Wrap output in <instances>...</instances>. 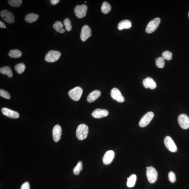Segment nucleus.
<instances>
[{
    "label": "nucleus",
    "instance_id": "obj_3",
    "mask_svg": "<svg viewBox=\"0 0 189 189\" xmlns=\"http://www.w3.org/2000/svg\"><path fill=\"white\" fill-rule=\"evenodd\" d=\"M61 55L60 52L56 50H51L46 54L44 59L47 62H54L59 59Z\"/></svg>",
    "mask_w": 189,
    "mask_h": 189
},
{
    "label": "nucleus",
    "instance_id": "obj_13",
    "mask_svg": "<svg viewBox=\"0 0 189 189\" xmlns=\"http://www.w3.org/2000/svg\"><path fill=\"white\" fill-rule=\"evenodd\" d=\"M1 111L3 114L7 117L14 119L19 117V114L17 112L10 109L7 107H3L1 109Z\"/></svg>",
    "mask_w": 189,
    "mask_h": 189
},
{
    "label": "nucleus",
    "instance_id": "obj_17",
    "mask_svg": "<svg viewBox=\"0 0 189 189\" xmlns=\"http://www.w3.org/2000/svg\"><path fill=\"white\" fill-rule=\"evenodd\" d=\"M101 92L99 90H95L90 93L87 97L88 102L92 103L94 102L100 96Z\"/></svg>",
    "mask_w": 189,
    "mask_h": 189
},
{
    "label": "nucleus",
    "instance_id": "obj_24",
    "mask_svg": "<svg viewBox=\"0 0 189 189\" xmlns=\"http://www.w3.org/2000/svg\"><path fill=\"white\" fill-rule=\"evenodd\" d=\"M145 79L149 88L152 89V90L156 88L157 87L156 83L152 78L150 77H147Z\"/></svg>",
    "mask_w": 189,
    "mask_h": 189
},
{
    "label": "nucleus",
    "instance_id": "obj_16",
    "mask_svg": "<svg viewBox=\"0 0 189 189\" xmlns=\"http://www.w3.org/2000/svg\"><path fill=\"white\" fill-rule=\"evenodd\" d=\"M62 134V129L59 125H55L53 130V136L55 142H58L60 139Z\"/></svg>",
    "mask_w": 189,
    "mask_h": 189
},
{
    "label": "nucleus",
    "instance_id": "obj_15",
    "mask_svg": "<svg viewBox=\"0 0 189 189\" xmlns=\"http://www.w3.org/2000/svg\"><path fill=\"white\" fill-rule=\"evenodd\" d=\"M109 112L107 110L97 109L93 111L92 115L95 118H100L107 116Z\"/></svg>",
    "mask_w": 189,
    "mask_h": 189
},
{
    "label": "nucleus",
    "instance_id": "obj_29",
    "mask_svg": "<svg viewBox=\"0 0 189 189\" xmlns=\"http://www.w3.org/2000/svg\"><path fill=\"white\" fill-rule=\"evenodd\" d=\"M64 26L62 23L60 21H56L53 25V28L56 31L59 32L63 29Z\"/></svg>",
    "mask_w": 189,
    "mask_h": 189
},
{
    "label": "nucleus",
    "instance_id": "obj_1",
    "mask_svg": "<svg viewBox=\"0 0 189 189\" xmlns=\"http://www.w3.org/2000/svg\"><path fill=\"white\" fill-rule=\"evenodd\" d=\"M89 132L88 127L85 124H80L77 128L76 136L80 140H83L87 138Z\"/></svg>",
    "mask_w": 189,
    "mask_h": 189
},
{
    "label": "nucleus",
    "instance_id": "obj_27",
    "mask_svg": "<svg viewBox=\"0 0 189 189\" xmlns=\"http://www.w3.org/2000/svg\"><path fill=\"white\" fill-rule=\"evenodd\" d=\"M156 65L159 68H163L165 65V59L162 57H160L156 59Z\"/></svg>",
    "mask_w": 189,
    "mask_h": 189
},
{
    "label": "nucleus",
    "instance_id": "obj_28",
    "mask_svg": "<svg viewBox=\"0 0 189 189\" xmlns=\"http://www.w3.org/2000/svg\"><path fill=\"white\" fill-rule=\"evenodd\" d=\"M22 1V0H9L8 3L12 7H18L21 6Z\"/></svg>",
    "mask_w": 189,
    "mask_h": 189
},
{
    "label": "nucleus",
    "instance_id": "obj_5",
    "mask_svg": "<svg viewBox=\"0 0 189 189\" xmlns=\"http://www.w3.org/2000/svg\"><path fill=\"white\" fill-rule=\"evenodd\" d=\"M160 23V19L159 18H157L150 21L146 29L147 33H151L154 32L157 28Z\"/></svg>",
    "mask_w": 189,
    "mask_h": 189
},
{
    "label": "nucleus",
    "instance_id": "obj_35",
    "mask_svg": "<svg viewBox=\"0 0 189 189\" xmlns=\"http://www.w3.org/2000/svg\"><path fill=\"white\" fill-rule=\"evenodd\" d=\"M60 1L59 0H51L50 1V2L51 4L53 5L57 4Z\"/></svg>",
    "mask_w": 189,
    "mask_h": 189
},
{
    "label": "nucleus",
    "instance_id": "obj_34",
    "mask_svg": "<svg viewBox=\"0 0 189 189\" xmlns=\"http://www.w3.org/2000/svg\"><path fill=\"white\" fill-rule=\"evenodd\" d=\"M21 189H30V184L28 182H26L21 185Z\"/></svg>",
    "mask_w": 189,
    "mask_h": 189
},
{
    "label": "nucleus",
    "instance_id": "obj_37",
    "mask_svg": "<svg viewBox=\"0 0 189 189\" xmlns=\"http://www.w3.org/2000/svg\"><path fill=\"white\" fill-rule=\"evenodd\" d=\"M0 27L1 28H7L5 24L1 21H0Z\"/></svg>",
    "mask_w": 189,
    "mask_h": 189
},
{
    "label": "nucleus",
    "instance_id": "obj_11",
    "mask_svg": "<svg viewBox=\"0 0 189 189\" xmlns=\"http://www.w3.org/2000/svg\"><path fill=\"white\" fill-rule=\"evenodd\" d=\"M92 36L91 30L90 27L87 25H84L81 29L80 38L83 41H85Z\"/></svg>",
    "mask_w": 189,
    "mask_h": 189
},
{
    "label": "nucleus",
    "instance_id": "obj_26",
    "mask_svg": "<svg viewBox=\"0 0 189 189\" xmlns=\"http://www.w3.org/2000/svg\"><path fill=\"white\" fill-rule=\"evenodd\" d=\"M82 163L81 161H79L76 166L73 169L74 174L75 175H79L80 172L82 170Z\"/></svg>",
    "mask_w": 189,
    "mask_h": 189
},
{
    "label": "nucleus",
    "instance_id": "obj_30",
    "mask_svg": "<svg viewBox=\"0 0 189 189\" xmlns=\"http://www.w3.org/2000/svg\"><path fill=\"white\" fill-rule=\"evenodd\" d=\"M64 23L66 30L67 31H70L72 29V26L70 19L68 18H66L64 21Z\"/></svg>",
    "mask_w": 189,
    "mask_h": 189
},
{
    "label": "nucleus",
    "instance_id": "obj_4",
    "mask_svg": "<svg viewBox=\"0 0 189 189\" xmlns=\"http://www.w3.org/2000/svg\"><path fill=\"white\" fill-rule=\"evenodd\" d=\"M83 93V90L81 87H76L69 92V96L71 99L75 101H78L80 99Z\"/></svg>",
    "mask_w": 189,
    "mask_h": 189
},
{
    "label": "nucleus",
    "instance_id": "obj_32",
    "mask_svg": "<svg viewBox=\"0 0 189 189\" xmlns=\"http://www.w3.org/2000/svg\"><path fill=\"white\" fill-rule=\"evenodd\" d=\"M0 96L7 99H10L11 98L10 94L8 92L2 89L0 90Z\"/></svg>",
    "mask_w": 189,
    "mask_h": 189
},
{
    "label": "nucleus",
    "instance_id": "obj_20",
    "mask_svg": "<svg viewBox=\"0 0 189 189\" xmlns=\"http://www.w3.org/2000/svg\"><path fill=\"white\" fill-rule=\"evenodd\" d=\"M0 72L3 74L7 75L9 78H12L13 76L11 68L10 67L7 66L1 68Z\"/></svg>",
    "mask_w": 189,
    "mask_h": 189
},
{
    "label": "nucleus",
    "instance_id": "obj_12",
    "mask_svg": "<svg viewBox=\"0 0 189 189\" xmlns=\"http://www.w3.org/2000/svg\"><path fill=\"white\" fill-rule=\"evenodd\" d=\"M111 96L113 99L120 103L124 102L125 99L120 91L116 88H113L111 91Z\"/></svg>",
    "mask_w": 189,
    "mask_h": 189
},
{
    "label": "nucleus",
    "instance_id": "obj_8",
    "mask_svg": "<svg viewBox=\"0 0 189 189\" xmlns=\"http://www.w3.org/2000/svg\"><path fill=\"white\" fill-rule=\"evenodd\" d=\"M88 7L86 5L83 4L81 5H78L75 7L74 12L75 15L79 18L84 17L86 14Z\"/></svg>",
    "mask_w": 189,
    "mask_h": 189
},
{
    "label": "nucleus",
    "instance_id": "obj_22",
    "mask_svg": "<svg viewBox=\"0 0 189 189\" xmlns=\"http://www.w3.org/2000/svg\"><path fill=\"white\" fill-rule=\"evenodd\" d=\"M111 9V7L108 3L104 2L101 6V10L103 13L107 14L109 12Z\"/></svg>",
    "mask_w": 189,
    "mask_h": 189
},
{
    "label": "nucleus",
    "instance_id": "obj_7",
    "mask_svg": "<svg viewBox=\"0 0 189 189\" xmlns=\"http://www.w3.org/2000/svg\"><path fill=\"white\" fill-rule=\"evenodd\" d=\"M154 116L153 112H148L141 118L139 122V125L141 127H144L148 125Z\"/></svg>",
    "mask_w": 189,
    "mask_h": 189
},
{
    "label": "nucleus",
    "instance_id": "obj_39",
    "mask_svg": "<svg viewBox=\"0 0 189 189\" xmlns=\"http://www.w3.org/2000/svg\"><path fill=\"white\" fill-rule=\"evenodd\" d=\"M188 17H189V11L188 13Z\"/></svg>",
    "mask_w": 189,
    "mask_h": 189
},
{
    "label": "nucleus",
    "instance_id": "obj_19",
    "mask_svg": "<svg viewBox=\"0 0 189 189\" xmlns=\"http://www.w3.org/2000/svg\"><path fill=\"white\" fill-rule=\"evenodd\" d=\"M39 17V15L36 14L30 13L26 15L25 20L27 23H32L36 21Z\"/></svg>",
    "mask_w": 189,
    "mask_h": 189
},
{
    "label": "nucleus",
    "instance_id": "obj_10",
    "mask_svg": "<svg viewBox=\"0 0 189 189\" xmlns=\"http://www.w3.org/2000/svg\"><path fill=\"white\" fill-rule=\"evenodd\" d=\"M178 122L181 128L186 129L189 127V118L186 115L181 114L178 116Z\"/></svg>",
    "mask_w": 189,
    "mask_h": 189
},
{
    "label": "nucleus",
    "instance_id": "obj_25",
    "mask_svg": "<svg viewBox=\"0 0 189 189\" xmlns=\"http://www.w3.org/2000/svg\"><path fill=\"white\" fill-rule=\"evenodd\" d=\"M25 66L23 63L17 64L15 66V70L19 74H21L23 73L25 70Z\"/></svg>",
    "mask_w": 189,
    "mask_h": 189
},
{
    "label": "nucleus",
    "instance_id": "obj_38",
    "mask_svg": "<svg viewBox=\"0 0 189 189\" xmlns=\"http://www.w3.org/2000/svg\"><path fill=\"white\" fill-rule=\"evenodd\" d=\"M64 32H65V30H64V29H63L59 32V33H64Z\"/></svg>",
    "mask_w": 189,
    "mask_h": 189
},
{
    "label": "nucleus",
    "instance_id": "obj_9",
    "mask_svg": "<svg viewBox=\"0 0 189 189\" xmlns=\"http://www.w3.org/2000/svg\"><path fill=\"white\" fill-rule=\"evenodd\" d=\"M164 143L166 147L170 152L174 153L177 151V147L170 137H166L164 139Z\"/></svg>",
    "mask_w": 189,
    "mask_h": 189
},
{
    "label": "nucleus",
    "instance_id": "obj_2",
    "mask_svg": "<svg viewBox=\"0 0 189 189\" xmlns=\"http://www.w3.org/2000/svg\"><path fill=\"white\" fill-rule=\"evenodd\" d=\"M147 176L150 183L153 184L157 180L158 173L154 167L152 166L147 167Z\"/></svg>",
    "mask_w": 189,
    "mask_h": 189
},
{
    "label": "nucleus",
    "instance_id": "obj_36",
    "mask_svg": "<svg viewBox=\"0 0 189 189\" xmlns=\"http://www.w3.org/2000/svg\"><path fill=\"white\" fill-rule=\"evenodd\" d=\"M143 85L144 86V87L145 88H148V86L147 85V81H146V79H144L143 80Z\"/></svg>",
    "mask_w": 189,
    "mask_h": 189
},
{
    "label": "nucleus",
    "instance_id": "obj_21",
    "mask_svg": "<svg viewBox=\"0 0 189 189\" xmlns=\"http://www.w3.org/2000/svg\"><path fill=\"white\" fill-rule=\"evenodd\" d=\"M137 180V176L135 174H132L129 177L127 178V186L129 187H132L135 185Z\"/></svg>",
    "mask_w": 189,
    "mask_h": 189
},
{
    "label": "nucleus",
    "instance_id": "obj_6",
    "mask_svg": "<svg viewBox=\"0 0 189 189\" xmlns=\"http://www.w3.org/2000/svg\"><path fill=\"white\" fill-rule=\"evenodd\" d=\"M0 15L2 19L8 23L12 24L14 22L15 17L11 12L7 10H3L1 12Z\"/></svg>",
    "mask_w": 189,
    "mask_h": 189
},
{
    "label": "nucleus",
    "instance_id": "obj_23",
    "mask_svg": "<svg viewBox=\"0 0 189 189\" xmlns=\"http://www.w3.org/2000/svg\"><path fill=\"white\" fill-rule=\"evenodd\" d=\"M9 56L12 58H19L22 55V53L18 50H11L9 53Z\"/></svg>",
    "mask_w": 189,
    "mask_h": 189
},
{
    "label": "nucleus",
    "instance_id": "obj_31",
    "mask_svg": "<svg viewBox=\"0 0 189 189\" xmlns=\"http://www.w3.org/2000/svg\"><path fill=\"white\" fill-rule=\"evenodd\" d=\"M162 57L164 59L170 60L172 59V54L168 51H165L163 52L162 54Z\"/></svg>",
    "mask_w": 189,
    "mask_h": 189
},
{
    "label": "nucleus",
    "instance_id": "obj_18",
    "mask_svg": "<svg viewBox=\"0 0 189 189\" xmlns=\"http://www.w3.org/2000/svg\"><path fill=\"white\" fill-rule=\"evenodd\" d=\"M131 22L129 20H123L118 23V29L119 30L124 29H129L131 27Z\"/></svg>",
    "mask_w": 189,
    "mask_h": 189
},
{
    "label": "nucleus",
    "instance_id": "obj_14",
    "mask_svg": "<svg viewBox=\"0 0 189 189\" xmlns=\"http://www.w3.org/2000/svg\"><path fill=\"white\" fill-rule=\"evenodd\" d=\"M114 152L112 150L107 151L104 154L103 158V162L105 165H108L111 163L114 159Z\"/></svg>",
    "mask_w": 189,
    "mask_h": 189
},
{
    "label": "nucleus",
    "instance_id": "obj_33",
    "mask_svg": "<svg viewBox=\"0 0 189 189\" xmlns=\"http://www.w3.org/2000/svg\"><path fill=\"white\" fill-rule=\"evenodd\" d=\"M169 180L170 182L173 183L176 181V176L175 173L172 171H170L168 174Z\"/></svg>",
    "mask_w": 189,
    "mask_h": 189
}]
</instances>
